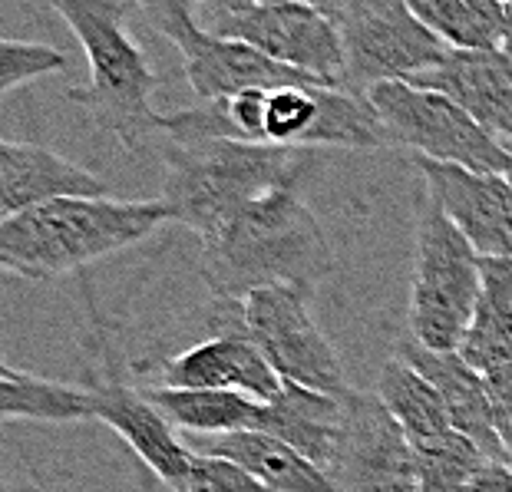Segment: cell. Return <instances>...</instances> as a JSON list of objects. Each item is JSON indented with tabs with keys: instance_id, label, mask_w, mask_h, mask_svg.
Instances as JSON below:
<instances>
[{
	"instance_id": "11",
	"label": "cell",
	"mask_w": 512,
	"mask_h": 492,
	"mask_svg": "<svg viewBox=\"0 0 512 492\" xmlns=\"http://www.w3.org/2000/svg\"><path fill=\"white\" fill-rule=\"evenodd\" d=\"M86 301H90L96 327V354H100V367L86 370L83 387L86 397H90L93 420L106 423L110 430L123 436L129 450L143 459L159 483H166L172 492H185L192 469V450L176 436L172 423L152 407L146 390H136L123 380V370H119V360L113 354L110 327L103 324L100 311H96L93 294H86Z\"/></svg>"
},
{
	"instance_id": "1",
	"label": "cell",
	"mask_w": 512,
	"mask_h": 492,
	"mask_svg": "<svg viewBox=\"0 0 512 492\" xmlns=\"http://www.w3.org/2000/svg\"><path fill=\"white\" fill-rule=\"evenodd\" d=\"M202 281L215 301H245L258 288H301L314 294L337 268L334 248L298 185L245 205L202 242Z\"/></svg>"
},
{
	"instance_id": "23",
	"label": "cell",
	"mask_w": 512,
	"mask_h": 492,
	"mask_svg": "<svg viewBox=\"0 0 512 492\" xmlns=\"http://www.w3.org/2000/svg\"><path fill=\"white\" fill-rule=\"evenodd\" d=\"M407 4L420 24L430 27L446 43V50H503L506 4H499V0H407Z\"/></svg>"
},
{
	"instance_id": "22",
	"label": "cell",
	"mask_w": 512,
	"mask_h": 492,
	"mask_svg": "<svg viewBox=\"0 0 512 492\" xmlns=\"http://www.w3.org/2000/svg\"><path fill=\"white\" fill-rule=\"evenodd\" d=\"M374 393L387 407L390 417L397 420V426L403 430V436H407L410 446L430 443V440H437V436L453 430L440 393L397 354L387 360L384 370H380Z\"/></svg>"
},
{
	"instance_id": "10",
	"label": "cell",
	"mask_w": 512,
	"mask_h": 492,
	"mask_svg": "<svg viewBox=\"0 0 512 492\" xmlns=\"http://www.w3.org/2000/svg\"><path fill=\"white\" fill-rule=\"evenodd\" d=\"M314 294L301 288H258L242 301L245 327L265 354L281 384L318 390L328 397H344L351 384L328 334L311 314Z\"/></svg>"
},
{
	"instance_id": "2",
	"label": "cell",
	"mask_w": 512,
	"mask_h": 492,
	"mask_svg": "<svg viewBox=\"0 0 512 492\" xmlns=\"http://www.w3.org/2000/svg\"><path fill=\"white\" fill-rule=\"evenodd\" d=\"M162 162L172 222L205 242L225 228L245 205L275 189H291L311 172L308 152L252 146V142L199 133L162 116Z\"/></svg>"
},
{
	"instance_id": "7",
	"label": "cell",
	"mask_w": 512,
	"mask_h": 492,
	"mask_svg": "<svg viewBox=\"0 0 512 492\" xmlns=\"http://www.w3.org/2000/svg\"><path fill=\"white\" fill-rule=\"evenodd\" d=\"M387 142L417 152V159L456 166L479 176H506L509 152L453 100L413 83H384L367 93Z\"/></svg>"
},
{
	"instance_id": "27",
	"label": "cell",
	"mask_w": 512,
	"mask_h": 492,
	"mask_svg": "<svg viewBox=\"0 0 512 492\" xmlns=\"http://www.w3.org/2000/svg\"><path fill=\"white\" fill-rule=\"evenodd\" d=\"M185 492H265L242 466L228 463L219 456L192 453V469H189V486Z\"/></svg>"
},
{
	"instance_id": "13",
	"label": "cell",
	"mask_w": 512,
	"mask_h": 492,
	"mask_svg": "<svg viewBox=\"0 0 512 492\" xmlns=\"http://www.w3.org/2000/svg\"><path fill=\"white\" fill-rule=\"evenodd\" d=\"M341 403V443L328 469L337 492H417L413 450L377 393L351 387Z\"/></svg>"
},
{
	"instance_id": "25",
	"label": "cell",
	"mask_w": 512,
	"mask_h": 492,
	"mask_svg": "<svg viewBox=\"0 0 512 492\" xmlns=\"http://www.w3.org/2000/svg\"><path fill=\"white\" fill-rule=\"evenodd\" d=\"M417 463V492H466L489 459L463 433H443L437 440L410 446Z\"/></svg>"
},
{
	"instance_id": "16",
	"label": "cell",
	"mask_w": 512,
	"mask_h": 492,
	"mask_svg": "<svg viewBox=\"0 0 512 492\" xmlns=\"http://www.w3.org/2000/svg\"><path fill=\"white\" fill-rule=\"evenodd\" d=\"M397 357L407 360V364L440 393L446 417H450L456 433H463L489 463H506V453H503V446H499V436L493 426V407H489V390H486L483 374H476L460 354L427 351V347H420L417 341H410V337H400Z\"/></svg>"
},
{
	"instance_id": "18",
	"label": "cell",
	"mask_w": 512,
	"mask_h": 492,
	"mask_svg": "<svg viewBox=\"0 0 512 492\" xmlns=\"http://www.w3.org/2000/svg\"><path fill=\"white\" fill-rule=\"evenodd\" d=\"M192 453L219 456L242 466L265 492H337L331 476L268 433L245 430L228 436H185Z\"/></svg>"
},
{
	"instance_id": "29",
	"label": "cell",
	"mask_w": 512,
	"mask_h": 492,
	"mask_svg": "<svg viewBox=\"0 0 512 492\" xmlns=\"http://www.w3.org/2000/svg\"><path fill=\"white\" fill-rule=\"evenodd\" d=\"M466 492H512V466L506 463H486Z\"/></svg>"
},
{
	"instance_id": "17",
	"label": "cell",
	"mask_w": 512,
	"mask_h": 492,
	"mask_svg": "<svg viewBox=\"0 0 512 492\" xmlns=\"http://www.w3.org/2000/svg\"><path fill=\"white\" fill-rule=\"evenodd\" d=\"M93 195H106V182L96 172L76 166L53 149L0 139V218L37 209L53 199Z\"/></svg>"
},
{
	"instance_id": "19",
	"label": "cell",
	"mask_w": 512,
	"mask_h": 492,
	"mask_svg": "<svg viewBox=\"0 0 512 492\" xmlns=\"http://www.w3.org/2000/svg\"><path fill=\"white\" fill-rule=\"evenodd\" d=\"M341 426H344L341 397L281 384L275 400L261 403L255 430L288 443L294 453H301L304 459H311L314 466L328 473L337 443H341Z\"/></svg>"
},
{
	"instance_id": "12",
	"label": "cell",
	"mask_w": 512,
	"mask_h": 492,
	"mask_svg": "<svg viewBox=\"0 0 512 492\" xmlns=\"http://www.w3.org/2000/svg\"><path fill=\"white\" fill-rule=\"evenodd\" d=\"M209 337L162 360L159 377L166 390H232L258 403L278 397L281 377L258 351L242 317V301H215Z\"/></svg>"
},
{
	"instance_id": "30",
	"label": "cell",
	"mask_w": 512,
	"mask_h": 492,
	"mask_svg": "<svg viewBox=\"0 0 512 492\" xmlns=\"http://www.w3.org/2000/svg\"><path fill=\"white\" fill-rule=\"evenodd\" d=\"M503 53L512 57V0L506 4V20H503Z\"/></svg>"
},
{
	"instance_id": "14",
	"label": "cell",
	"mask_w": 512,
	"mask_h": 492,
	"mask_svg": "<svg viewBox=\"0 0 512 492\" xmlns=\"http://www.w3.org/2000/svg\"><path fill=\"white\" fill-rule=\"evenodd\" d=\"M413 166L423 176V192L479 258L512 261V185L506 176H479L427 159H413Z\"/></svg>"
},
{
	"instance_id": "20",
	"label": "cell",
	"mask_w": 512,
	"mask_h": 492,
	"mask_svg": "<svg viewBox=\"0 0 512 492\" xmlns=\"http://www.w3.org/2000/svg\"><path fill=\"white\" fill-rule=\"evenodd\" d=\"M479 265H483V291L456 354L486 377L512 364V261L483 258Z\"/></svg>"
},
{
	"instance_id": "26",
	"label": "cell",
	"mask_w": 512,
	"mask_h": 492,
	"mask_svg": "<svg viewBox=\"0 0 512 492\" xmlns=\"http://www.w3.org/2000/svg\"><path fill=\"white\" fill-rule=\"evenodd\" d=\"M60 70H67V57L60 50L47 47V43L0 37V96Z\"/></svg>"
},
{
	"instance_id": "21",
	"label": "cell",
	"mask_w": 512,
	"mask_h": 492,
	"mask_svg": "<svg viewBox=\"0 0 512 492\" xmlns=\"http://www.w3.org/2000/svg\"><path fill=\"white\" fill-rule=\"evenodd\" d=\"M162 417L185 436H228L258 426L261 403L232 390H146Z\"/></svg>"
},
{
	"instance_id": "6",
	"label": "cell",
	"mask_w": 512,
	"mask_h": 492,
	"mask_svg": "<svg viewBox=\"0 0 512 492\" xmlns=\"http://www.w3.org/2000/svg\"><path fill=\"white\" fill-rule=\"evenodd\" d=\"M318 7L341 37V90L354 96L384 83H413L450 53L407 0H334Z\"/></svg>"
},
{
	"instance_id": "5",
	"label": "cell",
	"mask_w": 512,
	"mask_h": 492,
	"mask_svg": "<svg viewBox=\"0 0 512 492\" xmlns=\"http://www.w3.org/2000/svg\"><path fill=\"white\" fill-rule=\"evenodd\" d=\"M470 242L456 232L443 209L420 195L417 215V258L410 284V341L427 351L456 354L473 324V311L483 291V265Z\"/></svg>"
},
{
	"instance_id": "3",
	"label": "cell",
	"mask_w": 512,
	"mask_h": 492,
	"mask_svg": "<svg viewBox=\"0 0 512 492\" xmlns=\"http://www.w3.org/2000/svg\"><path fill=\"white\" fill-rule=\"evenodd\" d=\"M169 222L172 212L162 199H53L37 209L0 218V271L50 281L133 248Z\"/></svg>"
},
{
	"instance_id": "24",
	"label": "cell",
	"mask_w": 512,
	"mask_h": 492,
	"mask_svg": "<svg viewBox=\"0 0 512 492\" xmlns=\"http://www.w3.org/2000/svg\"><path fill=\"white\" fill-rule=\"evenodd\" d=\"M0 420L76 423L93 420V410L86 390L14 370V374H0Z\"/></svg>"
},
{
	"instance_id": "32",
	"label": "cell",
	"mask_w": 512,
	"mask_h": 492,
	"mask_svg": "<svg viewBox=\"0 0 512 492\" xmlns=\"http://www.w3.org/2000/svg\"><path fill=\"white\" fill-rule=\"evenodd\" d=\"M0 374H14V367H7V364H4V357H0Z\"/></svg>"
},
{
	"instance_id": "4",
	"label": "cell",
	"mask_w": 512,
	"mask_h": 492,
	"mask_svg": "<svg viewBox=\"0 0 512 492\" xmlns=\"http://www.w3.org/2000/svg\"><path fill=\"white\" fill-rule=\"evenodd\" d=\"M53 10L67 20L90 63V80L80 90H70V100L90 113L100 133L119 139L129 152L146 149L162 136V113L152 109L159 76L123 24L136 4L53 0Z\"/></svg>"
},
{
	"instance_id": "31",
	"label": "cell",
	"mask_w": 512,
	"mask_h": 492,
	"mask_svg": "<svg viewBox=\"0 0 512 492\" xmlns=\"http://www.w3.org/2000/svg\"><path fill=\"white\" fill-rule=\"evenodd\" d=\"M506 152H509V166H506V179H509V185H512V146H506Z\"/></svg>"
},
{
	"instance_id": "28",
	"label": "cell",
	"mask_w": 512,
	"mask_h": 492,
	"mask_svg": "<svg viewBox=\"0 0 512 492\" xmlns=\"http://www.w3.org/2000/svg\"><path fill=\"white\" fill-rule=\"evenodd\" d=\"M486 390H489V407H493V426L499 446L506 453V463L512 466V364L486 374Z\"/></svg>"
},
{
	"instance_id": "9",
	"label": "cell",
	"mask_w": 512,
	"mask_h": 492,
	"mask_svg": "<svg viewBox=\"0 0 512 492\" xmlns=\"http://www.w3.org/2000/svg\"><path fill=\"white\" fill-rule=\"evenodd\" d=\"M192 4L179 0H156L146 4L143 14L166 34L182 53L185 80L202 103H222L248 90H285V86H324L314 76L278 67L275 60L261 57L258 50L238 40H228L205 30L195 20ZM334 90V86H331Z\"/></svg>"
},
{
	"instance_id": "15",
	"label": "cell",
	"mask_w": 512,
	"mask_h": 492,
	"mask_svg": "<svg viewBox=\"0 0 512 492\" xmlns=\"http://www.w3.org/2000/svg\"><path fill=\"white\" fill-rule=\"evenodd\" d=\"M420 90H433L466 109L499 146H512V57L450 50L433 70L413 80Z\"/></svg>"
},
{
	"instance_id": "8",
	"label": "cell",
	"mask_w": 512,
	"mask_h": 492,
	"mask_svg": "<svg viewBox=\"0 0 512 492\" xmlns=\"http://www.w3.org/2000/svg\"><path fill=\"white\" fill-rule=\"evenodd\" d=\"M205 30L238 40L275 60L278 67L314 76L324 86L341 90L344 53L341 37L318 4L294 0H222L205 7Z\"/></svg>"
}]
</instances>
